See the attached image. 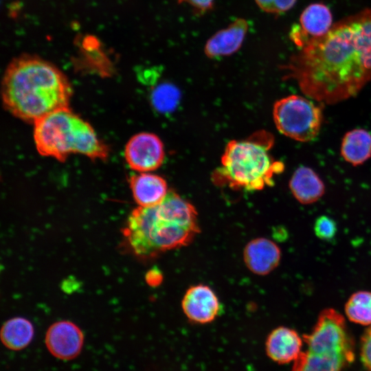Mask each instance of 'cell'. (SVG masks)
<instances>
[{"label": "cell", "instance_id": "cell-1", "mask_svg": "<svg viewBox=\"0 0 371 371\" xmlns=\"http://www.w3.org/2000/svg\"><path fill=\"white\" fill-rule=\"evenodd\" d=\"M281 68L306 97L333 104L371 80V8L344 18L311 38Z\"/></svg>", "mask_w": 371, "mask_h": 371}, {"label": "cell", "instance_id": "cell-2", "mask_svg": "<svg viewBox=\"0 0 371 371\" xmlns=\"http://www.w3.org/2000/svg\"><path fill=\"white\" fill-rule=\"evenodd\" d=\"M71 87L64 74L50 63L23 55L6 68L1 95L5 109L16 117L35 123L69 108Z\"/></svg>", "mask_w": 371, "mask_h": 371}, {"label": "cell", "instance_id": "cell-3", "mask_svg": "<svg viewBox=\"0 0 371 371\" xmlns=\"http://www.w3.org/2000/svg\"><path fill=\"white\" fill-rule=\"evenodd\" d=\"M199 232L195 207L173 191L157 205L133 210L123 231L133 252L141 257L186 246Z\"/></svg>", "mask_w": 371, "mask_h": 371}, {"label": "cell", "instance_id": "cell-4", "mask_svg": "<svg viewBox=\"0 0 371 371\" xmlns=\"http://www.w3.org/2000/svg\"><path fill=\"white\" fill-rule=\"evenodd\" d=\"M274 142L266 131L245 140L229 142L221 157V166L215 171V183L234 189L256 191L273 185V177L281 173L284 164L276 161L269 150Z\"/></svg>", "mask_w": 371, "mask_h": 371}, {"label": "cell", "instance_id": "cell-5", "mask_svg": "<svg viewBox=\"0 0 371 371\" xmlns=\"http://www.w3.org/2000/svg\"><path fill=\"white\" fill-rule=\"evenodd\" d=\"M34 139L43 156L64 161L70 154L104 159L108 148L92 126L69 108L56 111L36 122Z\"/></svg>", "mask_w": 371, "mask_h": 371}, {"label": "cell", "instance_id": "cell-6", "mask_svg": "<svg viewBox=\"0 0 371 371\" xmlns=\"http://www.w3.org/2000/svg\"><path fill=\"white\" fill-rule=\"evenodd\" d=\"M306 349L291 371H341L355 359V343L345 318L332 308L323 309L311 332L302 336Z\"/></svg>", "mask_w": 371, "mask_h": 371}, {"label": "cell", "instance_id": "cell-7", "mask_svg": "<svg viewBox=\"0 0 371 371\" xmlns=\"http://www.w3.org/2000/svg\"><path fill=\"white\" fill-rule=\"evenodd\" d=\"M273 117L280 133L301 142L316 137L323 120L320 106L299 95H290L276 101Z\"/></svg>", "mask_w": 371, "mask_h": 371}, {"label": "cell", "instance_id": "cell-8", "mask_svg": "<svg viewBox=\"0 0 371 371\" xmlns=\"http://www.w3.org/2000/svg\"><path fill=\"white\" fill-rule=\"evenodd\" d=\"M124 157L133 170L138 172H150L163 164L165 157L164 144L159 137L153 133H139L127 142Z\"/></svg>", "mask_w": 371, "mask_h": 371}, {"label": "cell", "instance_id": "cell-9", "mask_svg": "<svg viewBox=\"0 0 371 371\" xmlns=\"http://www.w3.org/2000/svg\"><path fill=\"white\" fill-rule=\"evenodd\" d=\"M181 307L189 320L201 324L214 321L223 310L214 291L205 284L190 287L183 297Z\"/></svg>", "mask_w": 371, "mask_h": 371}, {"label": "cell", "instance_id": "cell-10", "mask_svg": "<svg viewBox=\"0 0 371 371\" xmlns=\"http://www.w3.org/2000/svg\"><path fill=\"white\" fill-rule=\"evenodd\" d=\"M45 344L52 355L63 360L76 357L80 352L84 335L81 329L69 321H59L49 326Z\"/></svg>", "mask_w": 371, "mask_h": 371}, {"label": "cell", "instance_id": "cell-11", "mask_svg": "<svg viewBox=\"0 0 371 371\" xmlns=\"http://www.w3.org/2000/svg\"><path fill=\"white\" fill-rule=\"evenodd\" d=\"M281 254V250L276 243L260 237L246 245L243 250V260L253 273L265 276L279 265Z\"/></svg>", "mask_w": 371, "mask_h": 371}, {"label": "cell", "instance_id": "cell-12", "mask_svg": "<svg viewBox=\"0 0 371 371\" xmlns=\"http://www.w3.org/2000/svg\"><path fill=\"white\" fill-rule=\"evenodd\" d=\"M248 27L245 19H236L207 40L204 47L205 55L209 58H216L229 56L236 52L242 46Z\"/></svg>", "mask_w": 371, "mask_h": 371}, {"label": "cell", "instance_id": "cell-13", "mask_svg": "<svg viewBox=\"0 0 371 371\" xmlns=\"http://www.w3.org/2000/svg\"><path fill=\"white\" fill-rule=\"evenodd\" d=\"M302 339L293 329L279 326L268 335L265 349L268 357L282 364L294 361L301 352Z\"/></svg>", "mask_w": 371, "mask_h": 371}, {"label": "cell", "instance_id": "cell-14", "mask_svg": "<svg viewBox=\"0 0 371 371\" xmlns=\"http://www.w3.org/2000/svg\"><path fill=\"white\" fill-rule=\"evenodd\" d=\"M129 183L133 199L140 207L157 205L169 191L163 177L149 172L132 175Z\"/></svg>", "mask_w": 371, "mask_h": 371}, {"label": "cell", "instance_id": "cell-15", "mask_svg": "<svg viewBox=\"0 0 371 371\" xmlns=\"http://www.w3.org/2000/svg\"><path fill=\"white\" fill-rule=\"evenodd\" d=\"M289 188L293 196L301 204L317 202L325 192V186L317 174L311 168L300 166L293 172Z\"/></svg>", "mask_w": 371, "mask_h": 371}, {"label": "cell", "instance_id": "cell-16", "mask_svg": "<svg viewBox=\"0 0 371 371\" xmlns=\"http://www.w3.org/2000/svg\"><path fill=\"white\" fill-rule=\"evenodd\" d=\"M342 157L353 166L363 164L371 157V134L363 128L347 132L341 144Z\"/></svg>", "mask_w": 371, "mask_h": 371}, {"label": "cell", "instance_id": "cell-17", "mask_svg": "<svg viewBox=\"0 0 371 371\" xmlns=\"http://www.w3.org/2000/svg\"><path fill=\"white\" fill-rule=\"evenodd\" d=\"M333 25L331 11L324 3L310 4L300 16V25L311 38L324 36Z\"/></svg>", "mask_w": 371, "mask_h": 371}, {"label": "cell", "instance_id": "cell-18", "mask_svg": "<svg viewBox=\"0 0 371 371\" xmlns=\"http://www.w3.org/2000/svg\"><path fill=\"white\" fill-rule=\"evenodd\" d=\"M1 339L3 345L12 350H20L31 342L34 336L32 323L23 317L6 321L1 327Z\"/></svg>", "mask_w": 371, "mask_h": 371}, {"label": "cell", "instance_id": "cell-19", "mask_svg": "<svg viewBox=\"0 0 371 371\" xmlns=\"http://www.w3.org/2000/svg\"><path fill=\"white\" fill-rule=\"evenodd\" d=\"M347 318L363 326L371 325V292L359 291L352 293L344 306Z\"/></svg>", "mask_w": 371, "mask_h": 371}, {"label": "cell", "instance_id": "cell-20", "mask_svg": "<svg viewBox=\"0 0 371 371\" xmlns=\"http://www.w3.org/2000/svg\"><path fill=\"white\" fill-rule=\"evenodd\" d=\"M181 98L179 89L173 84L163 82L157 85L151 93V102L155 110L162 113L175 111Z\"/></svg>", "mask_w": 371, "mask_h": 371}, {"label": "cell", "instance_id": "cell-21", "mask_svg": "<svg viewBox=\"0 0 371 371\" xmlns=\"http://www.w3.org/2000/svg\"><path fill=\"white\" fill-rule=\"evenodd\" d=\"M313 230L315 236L322 240L329 241L336 235L337 227L336 222L330 217L322 215L314 223Z\"/></svg>", "mask_w": 371, "mask_h": 371}, {"label": "cell", "instance_id": "cell-22", "mask_svg": "<svg viewBox=\"0 0 371 371\" xmlns=\"http://www.w3.org/2000/svg\"><path fill=\"white\" fill-rule=\"evenodd\" d=\"M361 359L363 365L371 371V325L364 332L361 339Z\"/></svg>", "mask_w": 371, "mask_h": 371}, {"label": "cell", "instance_id": "cell-23", "mask_svg": "<svg viewBox=\"0 0 371 371\" xmlns=\"http://www.w3.org/2000/svg\"><path fill=\"white\" fill-rule=\"evenodd\" d=\"M179 3H187L190 5L194 14L203 15L211 10L214 6V0H177Z\"/></svg>", "mask_w": 371, "mask_h": 371}, {"label": "cell", "instance_id": "cell-24", "mask_svg": "<svg viewBox=\"0 0 371 371\" xmlns=\"http://www.w3.org/2000/svg\"><path fill=\"white\" fill-rule=\"evenodd\" d=\"M291 41L300 48L305 45L311 38L304 32L300 25L292 26L290 32Z\"/></svg>", "mask_w": 371, "mask_h": 371}, {"label": "cell", "instance_id": "cell-25", "mask_svg": "<svg viewBox=\"0 0 371 371\" xmlns=\"http://www.w3.org/2000/svg\"><path fill=\"white\" fill-rule=\"evenodd\" d=\"M297 0H274L273 14H280L291 10Z\"/></svg>", "mask_w": 371, "mask_h": 371}, {"label": "cell", "instance_id": "cell-26", "mask_svg": "<svg viewBox=\"0 0 371 371\" xmlns=\"http://www.w3.org/2000/svg\"><path fill=\"white\" fill-rule=\"evenodd\" d=\"M163 280V276L160 270L157 268L150 269L146 274V280L148 285L151 286H158Z\"/></svg>", "mask_w": 371, "mask_h": 371}, {"label": "cell", "instance_id": "cell-27", "mask_svg": "<svg viewBox=\"0 0 371 371\" xmlns=\"http://www.w3.org/2000/svg\"><path fill=\"white\" fill-rule=\"evenodd\" d=\"M274 0H255L258 6L263 11L273 14Z\"/></svg>", "mask_w": 371, "mask_h": 371}]
</instances>
